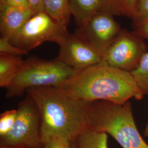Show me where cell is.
<instances>
[{
	"instance_id": "cell-25",
	"label": "cell",
	"mask_w": 148,
	"mask_h": 148,
	"mask_svg": "<svg viewBox=\"0 0 148 148\" xmlns=\"http://www.w3.org/2000/svg\"><path fill=\"white\" fill-rule=\"evenodd\" d=\"M0 148H18L9 145H0Z\"/></svg>"
},
{
	"instance_id": "cell-1",
	"label": "cell",
	"mask_w": 148,
	"mask_h": 148,
	"mask_svg": "<svg viewBox=\"0 0 148 148\" xmlns=\"http://www.w3.org/2000/svg\"><path fill=\"white\" fill-rule=\"evenodd\" d=\"M41 118V139L61 138L75 142L88 130V103L69 97L58 87H39L27 90Z\"/></svg>"
},
{
	"instance_id": "cell-7",
	"label": "cell",
	"mask_w": 148,
	"mask_h": 148,
	"mask_svg": "<svg viewBox=\"0 0 148 148\" xmlns=\"http://www.w3.org/2000/svg\"><path fill=\"white\" fill-rule=\"evenodd\" d=\"M147 51V46L143 38L134 32L122 30L106 50L101 63L131 73L137 69Z\"/></svg>"
},
{
	"instance_id": "cell-9",
	"label": "cell",
	"mask_w": 148,
	"mask_h": 148,
	"mask_svg": "<svg viewBox=\"0 0 148 148\" xmlns=\"http://www.w3.org/2000/svg\"><path fill=\"white\" fill-rule=\"evenodd\" d=\"M59 47L57 58L76 71L103 61L102 53L75 33L70 34Z\"/></svg>"
},
{
	"instance_id": "cell-23",
	"label": "cell",
	"mask_w": 148,
	"mask_h": 148,
	"mask_svg": "<svg viewBox=\"0 0 148 148\" xmlns=\"http://www.w3.org/2000/svg\"><path fill=\"white\" fill-rule=\"evenodd\" d=\"M43 0H28L30 8L34 14L44 11Z\"/></svg>"
},
{
	"instance_id": "cell-10",
	"label": "cell",
	"mask_w": 148,
	"mask_h": 148,
	"mask_svg": "<svg viewBox=\"0 0 148 148\" xmlns=\"http://www.w3.org/2000/svg\"><path fill=\"white\" fill-rule=\"evenodd\" d=\"M34 14L30 8L0 5L1 36H13Z\"/></svg>"
},
{
	"instance_id": "cell-18",
	"label": "cell",
	"mask_w": 148,
	"mask_h": 148,
	"mask_svg": "<svg viewBox=\"0 0 148 148\" xmlns=\"http://www.w3.org/2000/svg\"><path fill=\"white\" fill-rule=\"evenodd\" d=\"M0 53L21 56L22 55H27L29 52L14 46L11 43L9 37L1 36Z\"/></svg>"
},
{
	"instance_id": "cell-20",
	"label": "cell",
	"mask_w": 148,
	"mask_h": 148,
	"mask_svg": "<svg viewBox=\"0 0 148 148\" xmlns=\"http://www.w3.org/2000/svg\"><path fill=\"white\" fill-rule=\"evenodd\" d=\"M133 23V32L143 39H148V18L136 19Z\"/></svg>"
},
{
	"instance_id": "cell-19",
	"label": "cell",
	"mask_w": 148,
	"mask_h": 148,
	"mask_svg": "<svg viewBox=\"0 0 148 148\" xmlns=\"http://www.w3.org/2000/svg\"><path fill=\"white\" fill-rule=\"evenodd\" d=\"M40 148H77L75 142L61 138L54 137L43 143Z\"/></svg>"
},
{
	"instance_id": "cell-17",
	"label": "cell",
	"mask_w": 148,
	"mask_h": 148,
	"mask_svg": "<svg viewBox=\"0 0 148 148\" xmlns=\"http://www.w3.org/2000/svg\"><path fill=\"white\" fill-rule=\"evenodd\" d=\"M17 116V109L9 110L0 115V138L7 134L14 126Z\"/></svg>"
},
{
	"instance_id": "cell-21",
	"label": "cell",
	"mask_w": 148,
	"mask_h": 148,
	"mask_svg": "<svg viewBox=\"0 0 148 148\" xmlns=\"http://www.w3.org/2000/svg\"><path fill=\"white\" fill-rule=\"evenodd\" d=\"M145 18H148V0H138L136 7V16L134 20Z\"/></svg>"
},
{
	"instance_id": "cell-12",
	"label": "cell",
	"mask_w": 148,
	"mask_h": 148,
	"mask_svg": "<svg viewBox=\"0 0 148 148\" xmlns=\"http://www.w3.org/2000/svg\"><path fill=\"white\" fill-rule=\"evenodd\" d=\"M24 60L21 56L0 53V86L7 88L16 77Z\"/></svg>"
},
{
	"instance_id": "cell-8",
	"label": "cell",
	"mask_w": 148,
	"mask_h": 148,
	"mask_svg": "<svg viewBox=\"0 0 148 148\" xmlns=\"http://www.w3.org/2000/svg\"><path fill=\"white\" fill-rule=\"evenodd\" d=\"M122 31L114 15L103 10L96 13L83 26L79 27L75 33L104 56Z\"/></svg>"
},
{
	"instance_id": "cell-16",
	"label": "cell",
	"mask_w": 148,
	"mask_h": 148,
	"mask_svg": "<svg viewBox=\"0 0 148 148\" xmlns=\"http://www.w3.org/2000/svg\"><path fill=\"white\" fill-rule=\"evenodd\" d=\"M131 74L143 95H148V50L137 69Z\"/></svg>"
},
{
	"instance_id": "cell-24",
	"label": "cell",
	"mask_w": 148,
	"mask_h": 148,
	"mask_svg": "<svg viewBox=\"0 0 148 148\" xmlns=\"http://www.w3.org/2000/svg\"><path fill=\"white\" fill-rule=\"evenodd\" d=\"M144 133V136H145L148 137V122L147 125V126H146V127H145V128Z\"/></svg>"
},
{
	"instance_id": "cell-11",
	"label": "cell",
	"mask_w": 148,
	"mask_h": 148,
	"mask_svg": "<svg viewBox=\"0 0 148 148\" xmlns=\"http://www.w3.org/2000/svg\"><path fill=\"white\" fill-rule=\"evenodd\" d=\"M69 7L79 27L83 26L98 12L106 10L101 0H70Z\"/></svg>"
},
{
	"instance_id": "cell-5",
	"label": "cell",
	"mask_w": 148,
	"mask_h": 148,
	"mask_svg": "<svg viewBox=\"0 0 148 148\" xmlns=\"http://www.w3.org/2000/svg\"><path fill=\"white\" fill-rule=\"evenodd\" d=\"M69 34L67 27L43 11L32 16L10 40L14 46L29 52L45 42H56L59 46Z\"/></svg>"
},
{
	"instance_id": "cell-2",
	"label": "cell",
	"mask_w": 148,
	"mask_h": 148,
	"mask_svg": "<svg viewBox=\"0 0 148 148\" xmlns=\"http://www.w3.org/2000/svg\"><path fill=\"white\" fill-rule=\"evenodd\" d=\"M65 94L86 103L107 101L123 104L144 95L130 73L101 63L76 71L73 76L58 87Z\"/></svg>"
},
{
	"instance_id": "cell-13",
	"label": "cell",
	"mask_w": 148,
	"mask_h": 148,
	"mask_svg": "<svg viewBox=\"0 0 148 148\" xmlns=\"http://www.w3.org/2000/svg\"><path fill=\"white\" fill-rule=\"evenodd\" d=\"M70 0H43V8L56 21L68 27L70 18Z\"/></svg>"
},
{
	"instance_id": "cell-4",
	"label": "cell",
	"mask_w": 148,
	"mask_h": 148,
	"mask_svg": "<svg viewBox=\"0 0 148 148\" xmlns=\"http://www.w3.org/2000/svg\"><path fill=\"white\" fill-rule=\"evenodd\" d=\"M76 71L57 58L47 60L30 57L25 60L7 88L5 97H21L27 90L39 87H58L70 79Z\"/></svg>"
},
{
	"instance_id": "cell-14",
	"label": "cell",
	"mask_w": 148,
	"mask_h": 148,
	"mask_svg": "<svg viewBox=\"0 0 148 148\" xmlns=\"http://www.w3.org/2000/svg\"><path fill=\"white\" fill-rule=\"evenodd\" d=\"M105 9L114 16H123L134 20L138 0H101Z\"/></svg>"
},
{
	"instance_id": "cell-3",
	"label": "cell",
	"mask_w": 148,
	"mask_h": 148,
	"mask_svg": "<svg viewBox=\"0 0 148 148\" xmlns=\"http://www.w3.org/2000/svg\"><path fill=\"white\" fill-rule=\"evenodd\" d=\"M87 114L88 130L110 134L122 148H148L138 130L130 101L123 104L88 103Z\"/></svg>"
},
{
	"instance_id": "cell-6",
	"label": "cell",
	"mask_w": 148,
	"mask_h": 148,
	"mask_svg": "<svg viewBox=\"0 0 148 148\" xmlns=\"http://www.w3.org/2000/svg\"><path fill=\"white\" fill-rule=\"evenodd\" d=\"M42 145L40 113L34 101L27 95L18 105L14 126L7 134L0 138V145L40 148Z\"/></svg>"
},
{
	"instance_id": "cell-15",
	"label": "cell",
	"mask_w": 148,
	"mask_h": 148,
	"mask_svg": "<svg viewBox=\"0 0 148 148\" xmlns=\"http://www.w3.org/2000/svg\"><path fill=\"white\" fill-rule=\"evenodd\" d=\"M108 134L87 130L75 141L77 148H108Z\"/></svg>"
},
{
	"instance_id": "cell-22",
	"label": "cell",
	"mask_w": 148,
	"mask_h": 148,
	"mask_svg": "<svg viewBox=\"0 0 148 148\" xmlns=\"http://www.w3.org/2000/svg\"><path fill=\"white\" fill-rule=\"evenodd\" d=\"M0 5H7L30 8L28 0H0Z\"/></svg>"
}]
</instances>
